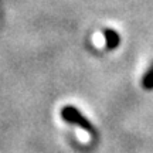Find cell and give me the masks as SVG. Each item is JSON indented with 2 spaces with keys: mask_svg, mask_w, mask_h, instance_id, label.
<instances>
[{
  "mask_svg": "<svg viewBox=\"0 0 153 153\" xmlns=\"http://www.w3.org/2000/svg\"><path fill=\"white\" fill-rule=\"evenodd\" d=\"M61 116H62V119L65 120V122L78 126L79 129H82V131H85L87 133L95 136L97 131H95L94 125L81 114V112H79V111L76 109V108H74V106H64L62 111H61Z\"/></svg>",
  "mask_w": 153,
  "mask_h": 153,
  "instance_id": "obj_1",
  "label": "cell"
},
{
  "mask_svg": "<svg viewBox=\"0 0 153 153\" xmlns=\"http://www.w3.org/2000/svg\"><path fill=\"white\" fill-rule=\"evenodd\" d=\"M142 87L146 91H152L153 89V62L149 65V68L146 70V72L142 76Z\"/></svg>",
  "mask_w": 153,
  "mask_h": 153,
  "instance_id": "obj_3",
  "label": "cell"
},
{
  "mask_svg": "<svg viewBox=\"0 0 153 153\" xmlns=\"http://www.w3.org/2000/svg\"><path fill=\"white\" fill-rule=\"evenodd\" d=\"M104 40H105V45L108 47L109 50L112 48H116L118 45H119V41H120V38H119V34L116 33L115 30H105L104 31Z\"/></svg>",
  "mask_w": 153,
  "mask_h": 153,
  "instance_id": "obj_2",
  "label": "cell"
}]
</instances>
